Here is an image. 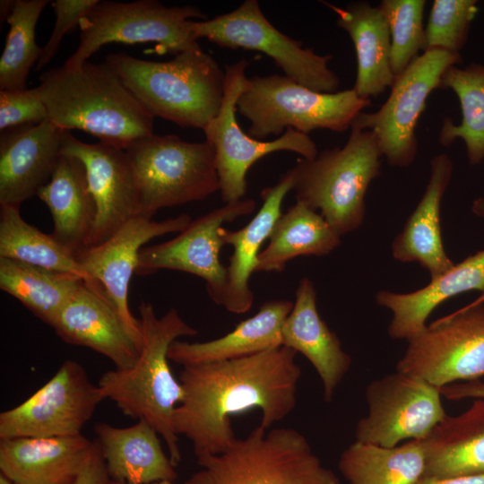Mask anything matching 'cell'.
Wrapping results in <instances>:
<instances>
[{
  "mask_svg": "<svg viewBox=\"0 0 484 484\" xmlns=\"http://www.w3.org/2000/svg\"><path fill=\"white\" fill-rule=\"evenodd\" d=\"M471 211L474 214L484 219V198L476 199L471 206Z\"/></svg>",
  "mask_w": 484,
  "mask_h": 484,
  "instance_id": "f6af8a7d",
  "label": "cell"
},
{
  "mask_svg": "<svg viewBox=\"0 0 484 484\" xmlns=\"http://www.w3.org/2000/svg\"><path fill=\"white\" fill-rule=\"evenodd\" d=\"M196 458L202 470L191 476V484H342L291 428L258 425L222 453Z\"/></svg>",
  "mask_w": 484,
  "mask_h": 484,
  "instance_id": "8992f818",
  "label": "cell"
},
{
  "mask_svg": "<svg viewBox=\"0 0 484 484\" xmlns=\"http://www.w3.org/2000/svg\"><path fill=\"white\" fill-rule=\"evenodd\" d=\"M255 206L253 199L227 203L192 220L175 238L143 246L135 274L145 276L161 270L194 274L205 281L211 299L223 306L227 270L220 260V250L225 246L220 229L225 223L252 213Z\"/></svg>",
  "mask_w": 484,
  "mask_h": 484,
  "instance_id": "2e32d148",
  "label": "cell"
},
{
  "mask_svg": "<svg viewBox=\"0 0 484 484\" xmlns=\"http://www.w3.org/2000/svg\"><path fill=\"white\" fill-rule=\"evenodd\" d=\"M425 0H382L378 4L391 36V65L401 73L425 50Z\"/></svg>",
  "mask_w": 484,
  "mask_h": 484,
  "instance_id": "8d00e7d4",
  "label": "cell"
},
{
  "mask_svg": "<svg viewBox=\"0 0 484 484\" xmlns=\"http://www.w3.org/2000/svg\"><path fill=\"white\" fill-rule=\"evenodd\" d=\"M477 13V0H434L425 27L424 51L441 49L460 54Z\"/></svg>",
  "mask_w": 484,
  "mask_h": 484,
  "instance_id": "74e56055",
  "label": "cell"
},
{
  "mask_svg": "<svg viewBox=\"0 0 484 484\" xmlns=\"http://www.w3.org/2000/svg\"><path fill=\"white\" fill-rule=\"evenodd\" d=\"M99 0H56L51 5L56 15L54 29L36 65V70L46 66L56 56L65 34L79 27L80 22Z\"/></svg>",
  "mask_w": 484,
  "mask_h": 484,
  "instance_id": "ab89813d",
  "label": "cell"
},
{
  "mask_svg": "<svg viewBox=\"0 0 484 484\" xmlns=\"http://www.w3.org/2000/svg\"><path fill=\"white\" fill-rule=\"evenodd\" d=\"M125 151L142 217L152 219L160 209L203 201L219 191L214 151L207 141L191 143L153 133L134 141Z\"/></svg>",
  "mask_w": 484,
  "mask_h": 484,
  "instance_id": "ba28073f",
  "label": "cell"
},
{
  "mask_svg": "<svg viewBox=\"0 0 484 484\" xmlns=\"http://www.w3.org/2000/svg\"><path fill=\"white\" fill-rule=\"evenodd\" d=\"M293 307L287 299L264 302L253 316L240 322L229 333L212 341H175L169 360L182 367L239 359L282 346L281 329Z\"/></svg>",
  "mask_w": 484,
  "mask_h": 484,
  "instance_id": "4316f807",
  "label": "cell"
},
{
  "mask_svg": "<svg viewBox=\"0 0 484 484\" xmlns=\"http://www.w3.org/2000/svg\"><path fill=\"white\" fill-rule=\"evenodd\" d=\"M383 154L376 135L350 128L341 147L312 160L300 158L290 169L296 201L318 212L339 236L359 229L366 215V194L380 175Z\"/></svg>",
  "mask_w": 484,
  "mask_h": 484,
  "instance_id": "5b68a950",
  "label": "cell"
},
{
  "mask_svg": "<svg viewBox=\"0 0 484 484\" xmlns=\"http://www.w3.org/2000/svg\"><path fill=\"white\" fill-rule=\"evenodd\" d=\"M462 60L460 54L441 49L424 51L395 76L384 104L374 112H361L350 128L371 131L390 166H410L417 157L416 127L427 99L440 88L444 73Z\"/></svg>",
  "mask_w": 484,
  "mask_h": 484,
  "instance_id": "8fae6325",
  "label": "cell"
},
{
  "mask_svg": "<svg viewBox=\"0 0 484 484\" xmlns=\"http://www.w3.org/2000/svg\"><path fill=\"white\" fill-rule=\"evenodd\" d=\"M0 484H15L13 480H11L8 477L4 475L3 473L0 474Z\"/></svg>",
  "mask_w": 484,
  "mask_h": 484,
  "instance_id": "c3c4849f",
  "label": "cell"
},
{
  "mask_svg": "<svg viewBox=\"0 0 484 484\" xmlns=\"http://www.w3.org/2000/svg\"><path fill=\"white\" fill-rule=\"evenodd\" d=\"M206 20L194 5L165 6L156 0L99 1L81 20L77 49L64 63L75 68L108 43H156L162 53L174 56L201 48L191 22Z\"/></svg>",
  "mask_w": 484,
  "mask_h": 484,
  "instance_id": "9c48e42d",
  "label": "cell"
},
{
  "mask_svg": "<svg viewBox=\"0 0 484 484\" xmlns=\"http://www.w3.org/2000/svg\"><path fill=\"white\" fill-rule=\"evenodd\" d=\"M365 395L367 414L355 428L362 443L392 447L423 440L446 415L438 387L398 370L371 381Z\"/></svg>",
  "mask_w": 484,
  "mask_h": 484,
  "instance_id": "9a60e30c",
  "label": "cell"
},
{
  "mask_svg": "<svg viewBox=\"0 0 484 484\" xmlns=\"http://www.w3.org/2000/svg\"><path fill=\"white\" fill-rule=\"evenodd\" d=\"M396 370L439 389L484 376V304L464 306L407 340Z\"/></svg>",
  "mask_w": 484,
  "mask_h": 484,
  "instance_id": "4fadbf2b",
  "label": "cell"
},
{
  "mask_svg": "<svg viewBox=\"0 0 484 484\" xmlns=\"http://www.w3.org/2000/svg\"><path fill=\"white\" fill-rule=\"evenodd\" d=\"M105 62L154 117L203 130L221 108L225 71L202 48L168 61L117 52L108 54Z\"/></svg>",
  "mask_w": 484,
  "mask_h": 484,
  "instance_id": "277c9868",
  "label": "cell"
},
{
  "mask_svg": "<svg viewBox=\"0 0 484 484\" xmlns=\"http://www.w3.org/2000/svg\"><path fill=\"white\" fill-rule=\"evenodd\" d=\"M471 290L484 292V249L431 279L419 290L408 293L380 290L375 300L392 313L389 336L407 341L427 326L428 316L441 303Z\"/></svg>",
  "mask_w": 484,
  "mask_h": 484,
  "instance_id": "d4e9b609",
  "label": "cell"
},
{
  "mask_svg": "<svg viewBox=\"0 0 484 484\" xmlns=\"http://www.w3.org/2000/svg\"><path fill=\"white\" fill-rule=\"evenodd\" d=\"M297 352L281 346L254 355L183 367L184 399L174 414L176 433L196 457L218 454L237 438L231 416L258 409L265 429L289 416L297 402L301 368Z\"/></svg>",
  "mask_w": 484,
  "mask_h": 484,
  "instance_id": "6da1fadb",
  "label": "cell"
},
{
  "mask_svg": "<svg viewBox=\"0 0 484 484\" xmlns=\"http://www.w3.org/2000/svg\"><path fill=\"white\" fill-rule=\"evenodd\" d=\"M38 89L48 120L62 131L82 130L123 150L153 134L154 117L105 61L53 67Z\"/></svg>",
  "mask_w": 484,
  "mask_h": 484,
  "instance_id": "7a4b0ae2",
  "label": "cell"
},
{
  "mask_svg": "<svg viewBox=\"0 0 484 484\" xmlns=\"http://www.w3.org/2000/svg\"><path fill=\"white\" fill-rule=\"evenodd\" d=\"M424 478H451L484 473V399L457 415L446 414L424 439Z\"/></svg>",
  "mask_w": 484,
  "mask_h": 484,
  "instance_id": "f546056e",
  "label": "cell"
},
{
  "mask_svg": "<svg viewBox=\"0 0 484 484\" xmlns=\"http://www.w3.org/2000/svg\"><path fill=\"white\" fill-rule=\"evenodd\" d=\"M282 346L301 353L315 369L330 402L351 367V357L342 349L338 335L320 316L313 281L302 278L295 301L281 329Z\"/></svg>",
  "mask_w": 484,
  "mask_h": 484,
  "instance_id": "7402d4cb",
  "label": "cell"
},
{
  "mask_svg": "<svg viewBox=\"0 0 484 484\" xmlns=\"http://www.w3.org/2000/svg\"><path fill=\"white\" fill-rule=\"evenodd\" d=\"M48 120L38 87L0 91V131Z\"/></svg>",
  "mask_w": 484,
  "mask_h": 484,
  "instance_id": "f35d334b",
  "label": "cell"
},
{
  "mask_svg": "<svg viewBox=\"0 0 484 484\" xmlns=\"http://www.w3.org/2000/svg\"><path fill=\"white\" fill-rule=\"evenodd\" d=\"M62 154L84 165L90 191L96 205L91 246L104 242L129 220L140 216L134 170L125 150L80 141L64 132Z\"/></svg>",
  "mask_w": 484,
  "mask_h": 484,
  "instance_id": "ac0fdd59",
  "label": "cell"
},
{
  "mask_svg": "<svg viewBox=\"0 0 484 484\" xmlns=\"http://www.w3.org/2000/svg\"><path fill=\"white\" fill-rule=\"evenodd\" d=\"M480 304H484V292L481 293L475 300H473L471 303L468 304V306H477Z\"/></svg>",
  "mask_w": 484,
  "mask_h": 484,
  "instance_id": "7dc6e473",
  "label": "cell"
},
{
  "mask_svg": "<svg viewBox=\"0 0 484 484\" xmlns=\"http://www.w3.org/2000/svg\"><path fill=\"white\" fill-rule=\"evenodd\" d=\"M82 282L71 273L0 257V289L50 326Z\"/></svg>",
  "mask_w": 484,
  "mask_h": 484,
  "instance_id": "836d02e7",
  "label": "cell"
},
{
  "mask_svg": "<svg viewBox=\"0 0 484 484\" xmlns=\"http://www.w3.org/2000/svg\"><path fill=\"white\" fill-rule=\"evenodd\" d=\"M0 207V257L76 275L91 290L108 299L102 286L86 272L75 256L51 234L29 224L22 217L19 206Z\"/></svg>",
  "mask_w": 484,
  "mask_h": 484,
  "instance_id": "d6a6232c",
  "label": "cell"
},
{
  "mask_svg": "<svg viewBox=\"0 0 484 484\" xmlns=\"http://www.w3.org/2000/svg\"><path fill=\"white\" fill-rule=\"evenodd\" d=\"M267 240L255 272H281L296 257L327 255L340 246L341 236L318 212L296 201L277 219Z\"/></svg>",
  "mask_w": 484,
  "mask_h": 484,
  "instance_id": "4dcf8cb0",
  "label": "cell"
},
{
  "mask_svg": "<svg viewBox=\"0 0 484 484\" xmlns=\"http://www.w3.org/2000/svg\"><path fill=\"white\" fill-rule=\"evenodd\" d=\"M429 168L425 192L391 248L395 260L416 262L433 279L454 265L445 253L440 225L441 203L452 179L454 163L448 154L439 153L431 159Z\"/></svg>",
  "mask_w": 484,
  "mask_h": 484,
  "instance_id": "603a6c76",
  "label": "cell"
},
{
  "mask_svg": "<svg viewBox=\"0 0 484 484\" xmlns=\"http://www.w3.org/2000/svg\"><path fill=\"white\" fill-rule=\"evenodd\" d=\"M192 220L188 214L161 221L134 217L102 243L89 246L75 255L86 272L104 289L125 325L142 345L139 319L128 304V288L138 264L139 253L154 238L182 231Z\"/></svg>",
  "mask_w": 484,
  "mask_h": 484,
  "instance_id": "e0dca14e",
  "label": "cell"
},
{
  "mask_svg": "<svg viewBox=\"0 0 484 484\" xmlns=\"http://www.w3.org/2000/svg\"><path fill=\"white\" fill-rule=\"evenodd\" d=\"M138 311L142 345L135 363L103 373L98 385L104 399L111 400L124 415L144 419L153 427L177 467L181 452L174 414L184 399V390L170 368L169 350L178 338L195 336L198 331L176 308L159 317L151 303L142 301Z\"/></svg>",
  "mask_w": 484,
  "mask_h": 484,
  "instance_id": "3957f363",
  "label": "cell"
},
{
  "mask_svg": "<svg viewBox=\"0 0 484 484\" xmlns=\"http://www.w3.org/2000/svg\"><path fill=\"white\" fill-rule=\"evenodd\" d=\"M453 91L460 102L461 123L443 119L438 141L444 147L461 139L470 164L484 160V65L471 63L450 66L443 74L440 88Z\"/></svg>",
  "mask_w": 484,
  "mask_h": 484,
  "instance_id": "e575fe53",
  "label": "cell"
},
{
  "mask_svg": "<svg viewBox=\"0 0 484 484\" xmlns=\"http://www.w3.org/2000/svg\"><path fill=\"white\" fill-rule=\"evenodd\" d=\"M37 196L50 212L51 236L60 245L74 256L91 246L96 205L79 159L62 154L49 182Z\"/></svg>",
  "mask_w": 484,
  "mask_h": 484,
  "instance_id": "83f0119b",
  "label": "cell"
},
{
  "mask_svg": "<svg viewBox=\"0 0 484 484\" xmlns=\"http://www.w3.org/2000/svg\"><path fill=\"white\" fill-rule=\"evenodd\" d=\"M94 431L110 480L126 484H151L177 478L161 446L160 435L144 419L118 428L97 423Z\"/></svg>",
  "mask_w": 484,
  "mask_h": 484,
  "instance_id": "484cf974",
  "label": "cell"
},
{
  "mask_svg": "<svg viewBox=\"0 0 484 484\" xmlns=\"http://www.w3.org/2000/svg\"><path fill=\"white\" fill-rule=\"evenodd\" d=\"M292 186L293 177L288 170L274 186L261 191L263 204L246 226L237 230L220 229L224 245L233 247L229 264L226 267V291L222 306L232 314H244L253 306L254 293L249 280L255 272L261 246L281 216L282 202L292 190Z\"/></svg>",
  "mask_w": 484,
  "mask_h": 484,
  "instance_id": "cb8c5ba5",
  "label": "cell"
},
{
  "mask_svg": "<svg viewBox=\"0 0 484 484\" xmlns=\"http://www.w3.org/2000/svg\"><path fill=\"white\" fill-rule=\"evenodd\" d=\"M96 447L82 434L1 440V473L15 484H74Z\"/></svg>",
  "mask_w": 484,
  "mask_h": 484,
  "instance_id": "44dd1931",
  "label": "cell"
},
{
  "mask_svg": "<svg viewBox=\"0 0 484 484\" xmlns=\"http://www.w3.org/2000/svg\"><path fill=\"white\" fill-rule=\"evenodd\" d=\"M337 16V26L350 36L356 52L357 75L353 90L370 99L391 88L394 74L391 65V36L378 5L353 1L345 7L324 3Z\"/></svg>",
  "mask_w": 484,
  "mask_h": 484,
  "instance_id": "f1b7e54d",
  "label": "cell"
},
{
  "mask_svg": "<svg viewBox=\"0 0 484 484\" xmlns=\"http://www.w3.org/2000/svg\"><path fill=\"white\" fill-rule=\"evenodd\" d=\"M15 0H1L0 2V18L1 22L6 21L8 16L11 14Z\"/></svg>",
  "mask_w": 484,
  "mask_h": 484,
  "instance_id": "ee69618b",
  "label": "cell"
},
{
  "mask_svg": "<svg viewBox=\"0 0 484 484\" xmlns=\"http://www.w3.org/2000/svg\"><path fill=\"white\" fill-rule=\"evenodd\" d=\"M108 484H126V483H123V482L109 480ZM151 484H176V483L174 481H170V480H161V481H157V482H153V483H151ZM184 484H191V483L187 480Z\"/></svg>",
  "mask_w": 484,
  "mask_h": 484,
  "instance_id": "bcb514c9",
  "label": "cell"
},
{
  "mask_svg": "<svg viewBox=\"0 0 484 484\" xmlns=\"http://www.w3.org/2000/svg\"><path fill=\"white\" fill-rule=\"evenodd\" d=\"M197 39L220 48L249 49L270 56L284 75L313 91H338L339 76L329 67L331 55H319L268 21L257 0H246L236 9L212 19L192 21Z\"/></svg>",
  "mask_w": 484,
  "mask_h": 484,
  "instance_id": "30bf717a",
  "label": "cell"
},
{
  "mask_svg": "<svg viewBox=\"0 0 484 484\" xmlns=\"http://www.w3.org/2000/svg\"><path fill=\"white\" fill-rule=\"evenodd\" d=\"M338 468L349 484H418L427 469L424 439L392 447L355 441L341 453Z\"/></svg>",
  "mask_w": 484,
  "mask_h": 484,
  "instance_id": "1f68e13d",
  "label": "cell"
},
{
  "mask_svg": "<svg viewBox=\"0 0 484 484\" xmlns=\"http://www.w3.org/2000/svg\"><path fill=\"white\" fill-rule=\"evenodd\" d=\"M418 484H484V473L451 478H423Z\"/></svg>",
  "mask_w": 484,
  "mask_h": 484,
  "instance_id": "7bdbcfd3",
  "label": "cell"
},
{
  "mask_svg": "<svg viewBox=\"0 0 484 484\" xmlns=\"http://www.w3.org/2000/svg\"><path fill=\"white\" fill-rule=\"evenodd\" d=\"M441 395L450 401L484 399V382L480 380L455 383L440 388Z\"/></svg>",
  "mask_w": 484,
  "mask_h": 484,
  "instance_id": "b9f144b4",
  "label": "cell"
},
{
  "mask_svg": "<svg viewBox=\"0 0 484 484\" xmlns=\"http://www.w3.org/2000/svg\"><path fill=\"white\" fill-rule=\"evenodd\" d=\"M102 400L84 367L65 360L28 399L0 413V439L80 435Z\"/></svg>",
  "mask_w": 484,
  "mask_h": 484,
  "instance_id": "5bb4252c",
  "label": "cell"
},
{
  "mask_svg": "<svg viewBox=\"0 0 484 484\" xmlns=\"http://www.w3.org/2000/svg\"><path fill=\"white\" fill-rule=\"evenodd\" d=\"M48 0H15L6 19L9 31L0 58V91L27 89V79L37 65L42 47L36 43L35 29Z\"/></svg>",
  "mask_w": 484,
  "mask_h": 484,
  "instance_id": "d590c367",
  "label": "cell"
},
{
  "mask_svg": "<svg viewBox=\"0 0 484 484\" xmlns=\"http://www.w3.org/2000/svg\"><path fill=\"white\" fill-rule=\"evenodd\" d=\"M110 478L102 458L99 444L88 463L78 476L74 484H108Z\"/></svg>",
  "mask_w": 484,
  "mask_h": 484,
  "instance_id": "60d3db41",
  "label": "cell"
},
{
  "mask_svg": "<svg viewBox=\"0 0 484 484\" xmlns=\"http://www.w3.org/2000/svg\"><path fill=\"white\" fill-rule=\"evenodd\" d=\"M51 327L65 342L107 357L116 368L132 367L140 353L141 345L110 301L83 282L62 307Z\"/></svg>",
  "mask_w": 484,
  "mask_h": 484,
  "instance_id": "ffe728a7",
  "label": "cell"
},
{
  "mask_svg": "<svg viewBox=\"0 0 484 484\" xmlns=\"http://www.w3.org/2000/svg\"><path fill=\"white\" fill-rule=\"evenodd\" d=\"M370 103L353 88L325 93L286 75H254L244 82L237 112L250 122L247 134L264 141L288 128L306 134L315 129L343 133Z\"/></svg>",
  "mask_w": 484,
  "mask_h": 484,
  "instance_id": "52a82bcc",
  "label": "cell"
},
{
  "mask_svg": "<svg viewBox=\"0 0 484 484\" xmlns=\"http://www.w3.org/2000/svg\"><path fill=\"white\" fill-rule=\"evenodd\" d=\"M249 62L241 59L225 67L224 97L217 116L203 129L213 148L219 178V192L227 203L244 199L246 192V174L263 157L272 152L288 151L312 160L318 154L315 143L308 134L288 128L272 141L251 137L239 126L236 113L237 101L246 79Z\"/></svg>",
  "mask_w": 484,
  "mask_h": 484,
  "instance_id": "7c38bea8",
  "label": "cell"
},
{
  "mask_svg": "<svg viewBox=\"0 0 484 484\" xmlns=\"http://www.w3.org/2000/svg\"><path fill=\"white\" fill-rule=\"evenodd\" d=\"M49 120L0 133V206L37 196L62 156L63 134Z\"/></svg>",
  "mask_w": 484,
  "mask_h": 484,
  "instance_id": "d6986e66",
  "label": "cell"
}]
</instances>
